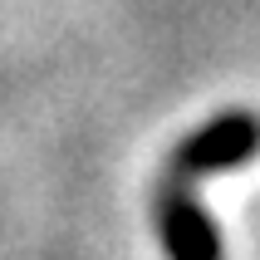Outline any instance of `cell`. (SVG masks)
Wrapping results in <instances>:
<instances>
[{"mask_svg": "<svg viewBox=\"0 0 260 260\" xmlns=\"http://www.w3.org/2000/svg\"><path fill=\"white\" fill-rule=\"evenodd\" d=\"M260 152V118L246 108H226V113L206 118L202 128H191L182 143L167 152L162 162V177H177V182H202V177H221L250 162Z\"/></svg>", "mask_w": 260, "mask_h": 260, "instance_id": "cell-1", "label": "cell"}, {"mask_svg": "<svg viewBox=\"0 0 260 260\" xmlns=\"http://www.w3.org/2000/svg\"><path fill=\"white\" fill-rule=\"evenodd\" d=\"M152 231L167 260H226V241L206 206L191 197L187 182H172L162 172L152 182Z\"/></svg>", "mask_w": 260, "mask_h": 260, "instance_id": "cell-2", "label": "cell"}]
</instances>
